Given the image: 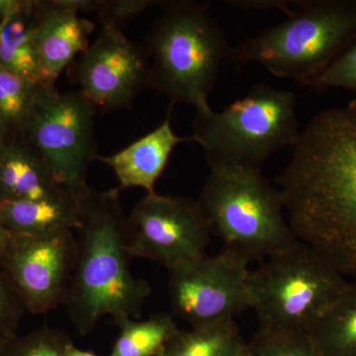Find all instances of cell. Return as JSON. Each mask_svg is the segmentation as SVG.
Returning <instances> with one entry per match:
<instances>
[{
	"label": "cell",
	"instance_id": "6da1fadb",
	"mask_svg": "<svg viewBox=\"0 0 356 356\" xmlns=\"http://www.w3.org/2000/svg\"><path fill=\"white\" fill-rule=\"evenodd\" d=\"M276 181L300 242L356 280V98L307 123Z\"/></svg>",
	"mask_w": 356,
	"mask_h": 356
},
{
	"label": "cell",
	"instance_id": "7a4b0ae2",
	"mask_svg": "<svg viewBox=\"0 0 356 356\" xmlns=\"http://www.w3.org/2000/svg\"><path fill=\"white\" fill-rule=\"evenodd\" d=\"M120 189L89 188L79 201L76 250L64 306L77 332L86 336L102 318H140L152 294L147 281L130 268Z\"/></svg>",
	"mask_w": 356,
	"mask_h": 356
},
{
	"label": "cell",
	"instance_id": "3957f363",
	"mask_svg": "<svg viewBox=\"0 0 356 356\" xmlns=\"http://www.w3.org/2000/svg\"><path fill=\"white\" fill-rule=\"evenodd\" d=\"M145 41L147 86L170 102L195 107L209 104L222 60L229 46L209 2L165 1Z\"/></svg>",
	"mask_w": 356,
	"mask_h": 356
},
{
	"label": "cell",
	"instance_id": "277c9868",
	"mask_svg": "<svg viewBox=\"0 0 356 356\" xmlns=\"http://www.w3.org/2000/svg\"><path fill=\"white\" fill-rule=\"evenodd\" d=\"M280 24L233 47L236 69L261 65L274 76L312 84L356 40V0H301Z\"/></svg>",
	"mask_w": 356,
	"mask_h": 356
},
{
	"label": "cell",
	"instance_id": "5b68a950",
	"mask_svg": "<svg viewBox=\"0 0 356 356\" xmlns=\"http://www.w3.org/2000/svg\"><path fill=\"white\" fill-rule=\"evenodd\" d=\"M197 201L211 232L224 243L222 250L248 266L299 242L283 214L282 192L261 170L212 168Z\"/></svg>",
	"mask_w": 356,
	"mask_h": 356
},
{
	"label": "cell",
	"instance_id": "8992f818",
	"mask_svg": "<svg viewBox=\"0 0 356 356\" xmlns=\"http://www.w3.org/2000/svg\"><path fill=\"white\" fill-rule=\"evenodd\" d=\"M297 96L266 83L252 84L245 97L221 112L210 105L196 109L191 142L202 147L212 168L261 170L273 154L299 139Z\"/></svg>",
	"mask_w": 356,
	"mask_h": 356
},
{
	"label": "cell",
	"instance_id": "52a82bcc",
	"mask_svg": "<svg viewBox=\"0 0 356 356\" xmlns=\"http://www.w3.org/2000/svg\"><path fill=\"white\" fill-rule=\"evenodd\" d=\"M248 284L259 330L309 334L348 280L299 241L250 269Z\"/></svg>",
	"mask_w": 356,
	"mask_h": 356
},
{
	"label": "cell",
	"instance_id": "ba28073f",
	"mask_svg": "<svg viewBox=\"0 0 356 356\" xmlns=\"http://www.w3.org/2000/svg\"><path fill=\"white\" fill-rule=\"evenodd\" d=\"M95 111L81 91L60 92L55 84L41 83L20 134L77 204L89 188L88 166L98 156Z\"/></svg>",
	"mask_w": 356,
	"mask_h": 356
},
{
	"label": "cell",
	"instance_id": "9c48e42d",
	"mask_svg": "<svg viewBox=\"0 0 356 356\" xmlns=\"http://www.w3.org/2000/svg\"><path fill=\"white\" fill-rule=\"evenodd\" d=\"M248 266L222 250L168 269L173 313L193 329L235 321L252 309Z\"/></svg>",
	"mask_w": 356,
	"mask_h": 356
},
{
	"label": "cell",
	"instance_id": "30bf717a",
	"mask_svg": "<svg viewBox=\"0 0 356 356\" xmlns=\"http://www.w3.org/2000/svg\"><path fill=\"white\" fill-rule=\"evenodd\" d=\"M210 224L197 200L147 194L126 222L129 254L166 269L206 257Z\"/></svg>",
	"mask_w": 356,
	"mask_h": 356
},
{
	"label": "cell",
	"instance_id": "8fae6325",
	"mask_svg": "<svg viewBox=\"0 0 356 356\" xmlns=\"http://www.w3.org/2000/svg\"><path fill=\"white\" fill-rule=\"evenodd\" d=\"M76 250V236L70 229L43 236L11 235L0 270L28 312L39 315L64 305Z\"/></svg>",
	"mask_w": 356,
	"mask_h": 356
},
{
	"label": "cell",
	"instance_id": "7c38bea8",
	"mask_svg": "<svg viewBox=\"0 0 356 356\" xmlns=\"http://www.w3.org/2000/svg\"><path fill=\"white\" fill-rule=\"evenodd\" d=\"M147 67L144 44L134 43L119 28L102 26L74 63L72 76L96 110L109 112L133 104L147 86Z\"/></svg>",
	"mask_w": 356,
	"mask_h": 356
},
{
	"label": "cell",
	"instance_id": "4fadbf2b",
	"mask_svg": "<svg viewBox=\"0 0 356 356\" xmlns=\"http://www.w3.org/2000/svg\"><path fill=\"white\" fill-rule=\"evenodd\" d=\"M93 28L92 22L58 6L56 0L39 1L37 48L42 84H55L60 74L88 48Z\"/></svg>",
	"mask_w": 356,
	"mask_h": 356
},
{
	"label": "cell",
	"instance_id": "5bb4252c",
	"mask_svg": "<svg viewBox=\"0 0 356 356\" xmlns=\"http://www.w3.org/2000/svg\"><path fill=\"white\" fill-rule=\"evenodd\" d=\"M153 131L136 140L121 151L110 156L98 154L96 161L111 168L120 191L143 188L147 194L154 193V186L165 172L168 159L177 145L191 142V138L179 137L173 131L170 115Z\"/></svg>",
	"mask_w": 356,
	"mask_h": 356
},
{
	"label": "cell",
	"instance_id": "9a60e30c",
	"mask_svg": "<svg viewBox=\"0 0 356 356\" xmlns=\"http://www.w3.org/2000/svg\"><path fill=\"white\" fill-rule=\"evenodd\" d=\"M38 20L39 1L0 0V67L42 83Z\"/></svg>",
	"mask_w": 356,
	"mask_h": 356
},
{
	"label": "cell",
	"instance_id": "2e32d148",
	"mask_svg": "<svg viewBox=\"0 0 356 356\" xmlns=\"http://www.w3.org/2000/svg\"><path fill=\"white\" fill-rule=\"evenodd\" d=\"M65 194L69 193L43 159L20 135H10L0 159V202L43 200Z\"/></svg>",
	"mask_w": 356,
	"mask_h": 356
},
{
	"label": "cell",
	"instance_id": "e0dca14e",
	"mask_svg": "<svg viewBox=\"0 0 356 356\" xmlns=\"http://www.w3.org/2000/svg\"><path fill=\"white\" fill-rule=\"evenodd\" d=\"M79 224V204L69 194L30 201L0 202V226L10 235L43 236L74 231Z\"/></svg>",
	"mask_w": 356,
	"mask_h": 356
},
{
	"label": "cell",
	"instance_id": "ac0fdd59",
	"mask_svg": "<svg viewBox=\"0 0 356 356\" xmlns=\"http://www.w3.org/2000/svg\"><path fill=\"white\" fill-rule=\"evenodd\" d=\"M309 336L320 356H356V280H348Z\"/></svg>",
	"mask_w": 356,
	"mask_h": 356
},
{
	"label": "cell",
	"instance_id": "d6986e66",
	"mask_svg": "<svg viewBox=\"0 0 356 356\" xmlns=\"http://www.w3.org/2000/svg\"><path fill=\"white\" fill-rule=\"evenodd\" d=\"M248 343L235 321L209 327L178 329L158 356H247Z\"/></svg>",
	"mask_w": 356,
	"mask_h": 356
},
{
	"label": "cell",
	"instance_id": "ffe728a7",
	"mask_svg": "<svg viewBox=\"0 0 356 356\" xmlns=\"http://www.w3.org/2000/svg\"><path fill=\"white\" fill-rule=\"evenodd\" d=\"M120 329L109 356H158L178 327L172 315L159 313L144 321L120 318Z\"/></svg>",
	"mask_w": 356,
	"mask_h": 356
},
{
	"label": "cell",
	"instance_id": "44dd1931",
	"mask_svg": "<svg viewBox=\"0 0 356 356\" xmlns=\"http://www.w3.org/2000/svg\"><path fill=\"white\" fill-rule=\"evenodd\" d=\"M40 84L0 67V126L9 135L22 133Z\"/></svg>",
	"mask_w": 356,
	"mask_h": 356
},
{
	"label": "cell",
	"instance_id": "7402d4cb",
	"mask_svg": "<svg viewBox=\"0 0 356 356\" xmlns=\"http://www.w3.org/2000/svg\"><path fill=\"white\" fill-rule=\"evenodd\" d=\"M247 356H320L309 334L257 330L248 341Z\"/></svg>",
	"mask_w": 356,
	"mask_h": 356
},
{
	"label": "cell",
	"instance_id": "603a6c76",
	"mask_svg": "<svg viewBox=\"0 0 356 356\" xmlns=\"http://www.w3.org/2000/svg\"><path fill=\"white\" fill-rule=\"evenodd\" d=\"M70 343L67 332L43 327L24 336L16 334L0 350V356H65Z\"/></svg>",
	"mask_w": 356,
	"mask_h": 356
},
{
	"label": "cell",
	"instance_id": "cb8c5ba5",
	"mask_svg": "<svg viewBox=\"0 0 356 356\" xmlns=\"http://www.w3.org/2000/svg\"><path fill=\"white\" fill-rule=\"evenodd\" d=\"M26 312L28 310L24 302L0 270V350L16 336Z\"/></svg>",
	"mask_w": 356,
	"mask_h": 356
},
{
	"label": "cell",
	"instance_id": "d4e9b609",
	"mask_svg": "<svg viewBox=\"0 0 356 356\" xmlns=\"http://www.w3.org/2000/svg\"><path fill=\"white\" fill-rule=\"evenodd\" d=\"M311 88L317 90L343 88L356 95V40L312 84Z\"/></svg>",
	"mask_w": 356,
	"mask_h": 356
},
{
	"label": "cell",
	"instance_id": "484cf974",
	"mask_svg": "<svg viewBox=\"0 0 356 356\" xmlns=\"http://www.w3.org/2000/svg\"><path fill=\"white\" fill-rule=\"evenodd\" d=\"M165 1L158 0H100L97 15L102 26L116 27L144 13L147 9L163 6Z\"/></svg>",
	"mask_w": 356,
	"mask_h": 356
},
{
	"label": "cell",
	"instance_id": "4316f807",
	"mask_svg": "<svg viewBox=\"0 0 356 356\" xmlns=\"http://www.w3.org/2000/svg\"><path fill=\"white\" fill-rule=\"evenodd\" d=\"M224 3L236 8L248 9V10H264L269 11L273 9H278L288 15L291 13L290 6L295 3V1H285V0H231L224 1Z\"/></svg>",
	"mask_w": 356,
	"mask_h": 356
},
{
	"label": "cell",
	"instance_id": "83f0119b",
	"mask_svg": "<svg viewBox=\"0 0 356 356\" xmlns=\"http://www.w3.org/2000/svg\"><path fill=\"white\" fill-rule=\"evenodd\" d=\"M65 356H99L93 351L83 350L76 348L74 343H70L65 351Z\"/></svg>",
	"mask_w": 356,
	"mask_h": 356
},
{
	"label": "cell",
	"instance_id": "f1b7e54d",
	"mask_svg": "<svg viewBox=\"0 0 356 356\" xmlns=\"http://www.w3.org/2000/svg\"><path fill=\"white\" fill-rule=\"evenodd\" d=\"M10 234L0 226V264H1L2 257H3L4 252H6L9 240H10Z\"/></svg>",
	"mask_w": 356,
	"mask_h": 356
},
{
	"label": "cell",
	"instance_id": "f546056e",
	"mask_svg": "<svg viewBox=\"0 0 356 356\" xmlns=\"http://www.w3.org/2000/svg\"><path fill=\"white\" fill-rule=\"evenodd\" d=\"M9 137H10V135L0 126V159H1L2 154L4 153Z\"/></svg>",
	"mask_w": 356,
	"mask_h": 356
}]
</instances>
